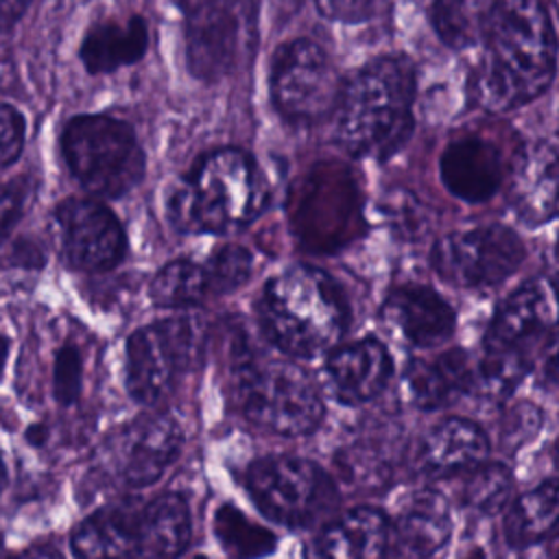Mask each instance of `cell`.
Returning a JSON list of instances; mask_svg holds the SVG:
<instances>
[{
	"label": "cell",
	"mask_w": 559,
	"mask_h": 559,
	"mask_svg": "<svg viewBox=\"0 0 559 559\" xmlns=\"http://www.w3.org/2000/svg\"><path fill=\"white\" fill-rule=\"evenodd\" d=\"M483 55L467 79L469 103L513 111L542 96L557 72V33L546 0H491Z\"/></svg>",
	"instance_id": "cell-1"
},
{
	"label": "cell",
	"mask_w": 559,
	"mask_h": 559,
	"mask_svg": "<svg viewBox=\"0 0 559 559\" xmlns=\"http://www.w3.org/2000/svg\"><path fill=\"white\" fill-rule=\"evenodd\" d=\"M415 68L406 57H378L341 81L334 140L354 157H391L413 133Z\"/></svg>",
	"instance_id": "cell-2"
},
{
	"label": "cell",
	"mask_w": 559,
	"mask_h": 559,
	"mask_svg": "<svg viewBox=\"0 0 559 559\" xmlns=\"http://www.w3.org/2000/svg\"><path fill=\"white\" fill-rule=\"evenodd\" d=\"M266 205V181L258 162L242 148L203 153L168 199V214L186 234H234Z\"/></svg>",
	"instance_id": "cell-3"
},
{
	"label": "cell",
	"mask_w": 559,
	"mask_h": 559,
	"mask_svg": "<svg viewBox=\"0 0 559 559\" xmlns=\"http://www.w3.org/2000/svg\"><path fill=\"white\" fill-rule=\"evenodd\" d=\"M260 328L284 354L312 358L343 336L347 304L334 280L314 266H290L262 290Z\"/></svg>",
	"instance_id": "cell-4"
},
{
	"label": "cell",
	"mask_w": 559,
	"mask_h": 559,
	"mask_svg": "<svg viewBox=\"0 0 559 559\" xmlns=\"http://www.w3.org/2000/svg\"><path fill=\"white\" fill-rule=\"evenodd\" d=\"M231 393L240 413L258 428L280 437H306L325 415L314 380L286 360H258L249 354L234 365Z\"/></svg>",
	"instance_id": "cell-5"
},
{
	"label": "cell",
	"mask_w": 559,
	"mask_h": 559,
	"mask_svg": "<svg viewBox=\"0 0 559 559\" xmlns=\"http://www.w3.org/2000/svg\"><path fill=\"white\" fill-rule=\"evenodd\" d=\"M66 164L81 188L98 199H116L135 188L146 168L135 131L107 114L72 118L61 135Z\"/></svg>",
	"instance_id": "cell-6"
},
{
	"label": "cell",
	"mask_w": 559,
	"mask_h": 559,
	"mask_svg": "<svg viewBox=\"0 0 559 559\" xmlns=\"http://www.w3.org/2000/svg\"><path fill=\"white\" fill-rule=\"evenodd\" d=\"M186 61L194 79L216 83L249 63L258 44L255 0H186Z\"/></svg>",
	"instance_id": "cell-7"
},
{
	"label": "cell",
	"mask_w": 559,
	"mask_h": 559,
	"mask_svg": "<svg viewBox=\"0 0 559 559\" xmlns=\"http://www.w3.org/2000/svg\"><path fill=\"white\" fill-rule=\"evenodd\" d=\"M245 487L253 504L286 528H308L338 504L330 474L314 461L295 454L253 461L245 472Z\"/></svg>",
	"instance_id": "cell-8"
},
{
	"label": "cell",
	"mask_w": 559,
	"mask_h": 559,
	"mask_svg": "<svg viewBox=\"0 0 559 559\" xmlns=\"http://www.w3.org/2000/svg\"><path fill=\"white\" fill-rule=\"evenodd\" d=\"M199 321L188 317L162 319L127 338L124 382L129 395L144 406L157 404L201 354Z\"/></svg>",
	"instance_id": "cell-9"
},
{
	"label": "cell",
	"mask_w": 559,
	"mask_h": 559,
	"mask_svg": "<svg viewBox=\"0 0 559 559\" xmlns=\"http://www.w3.org/2000/svg\"><path fill=\"white\" fill-rule=\"evenodd\" d=\"M341 79L328 52L312 39L284 44L271 68L273 105L284 120L310 127L328 118L338 100Z\"/></svg>",
	"instance_id": "cell-10"
},
{
	"label": "cell",
	"mask_w": 559,
	"mask_h": 559,
	"mask_svg": "<svg viewBox=\"0 0 559 559\" xmlns=\"http://www.w3.org/2000/svg\"><path fill=\"white\" fill-rule=\"evenodd\" d=\"M526 258L522 238L504 225L452 231L432 247L435 273L459 288H493L509 280Z\"/></svg>",
	"instance_id": "cell-11"
},
{
	"label": "cell",
	"mask_w": 559,
	"mask_h": 559,
	"mask_svg": "<svg viewBox=\"0 0 559 559\" xmlns=\"http://www.w3.org/2000/svg\"><path fill=\"white\" fill-rule=\"evenodd\" d=\"M183 432L168 415H144L122 426L107 443L114 476L131 489L155 485L179 459Z\"/></svg>",
	"instance_id": "cell-12"
},
{
	"label": "cell",
	"mask_w": 559,
	"mask_h": 559,
	"mask_svg": "<svg viewBox=\"0 0 559 559\" xmlns=\"http://www.w3.org/2000/svg\"><path fill=\"white\" fill-rule=\"evenodd\" d=\"M59 245L76 271L114 269L127 251V236L116 214L96 199H66L55 210Z\"/></svg>",
	"instance_id": "cell-13"
},
{
	"label": "cell",
	"mask_w": 559,
	"mask_h": 559,
	"mask_svg": "<svg viewBox=\"0 0 559 559\" xmlns=\"http://www.w3.org/2000/svg\"><path fill=\"white\" fill-rule=\"evenodd\" d=\"M555 345V301L544 280L513 290L496 310L485 338V352L515 354L533 362L535 349Z\"/></svg>",
	"instance_id": "cell-14"
},
{
	"label": "cell",
	"mask_w": 559,
	"mask_h": 559,
	"mask_svg": "<svg viewBox=\"0 0 559 559\" xmlns=\"http://www.w3.org/2000/svg\"><path fill=\"white\" fill-rule=\"evenodd\" d=\"M439 177L452 197L465 203H485L504 183L507 166L493 142L463 135L443 148Z\"/></svg>",
	"instance_id": "cell-15"
},
{
	"label": "cell",
	"mask_w": 559,
	"mask_h": 559,
	"mask_svg": "<svg viewBox=\"0 0 559 559\" xmlns=\"http://www.w3.org/2000/svg\"><path fill=\"white\" fill-rule=\"evenodd\" d=\"M325 376L341 404H365L386 389L393 358L378 338L367 336L332 349L325 360Z\"/></svg>",
	"instance_id": "cell-16"
},
{
	"label": "cell",
	"mask_w": 559,
	"mask_h": 559,
	"mask_svg": "<svg viewBox=\"0 0 559 559\" xmlns=\"http://www.w3.org/2000/svg\"><path fill=\"white\" fill-rule=\"evenodd\" d=\"M382 319L419 349L445 343L456 328L452 306L439 293L419 284L393 288L382 304Z\"/></svg>",
	"instance_id": "cell-17"
},
{
	"label": "cell",
	"mask_w": 559,
	"mask_h": 559,
	"mask_svg": "<svg viewBox=\"0 0 559 559\" xmlns=\"http://www.w3.org/2000/svg\"><path fill=\"white\" fill-rule=\"evenodd\" d=\"M452 535V509L437 489L417 491L391 524V542L397 559H428Z\"/></svg>",
	"instance_id": "cell-18"
},
{
	"label": "cell",
	"mask_w": 559,
	"mask_h": 559,
	"mask_svg": "<svg viewBox=\"0 0 559 559\" xmlns=\"http://www.w3.org/2000/svg\"><path fill=\"white\" fill-rule=\"evenodd\" d=\"M474 362L465 349H448L435 358H415L404 371L408 397L421 411H437L472 393Z\"/></svg>",
	"instance_id": "cell-19"
},
{
	"label": "cell",
	"mask_w": 559,
	"mask_h": 559,
	"mask_svg": "<svg viewBox=\"0 0 559 559\" xmlns=\"http://www.w3.org/2000/svg\"><path fill=\"white\" fill-rule=\"evenodd\" d=\"M487 454L489 437L476 421L445 417L419 439L417 463L432 474H456L487 461Z\"/></svg>",
	"instance_id": "cell-20"
},
{
	"label": "cell",
	"mask_w": 559,
	"mask_h": 559,
	"mask_svg": "<svg viewBox=\"0 0 559 559\" xmlns=\"http://www.w3.org/2000/svg\"><path fill=\"white\" fill-rule=\"evenodd\" d=\"M511 201L520 218L542 225L557 214V148L537 142L524 148L511 170Z\"/></svg>",
	"instance_id": "cell-21"
},
{
	"label": "cell",
	"mask_w": 559,
	"mask_h": 559,
	"mask_svg": "<svg viewBox=\"0 0 559 559\" xmlns=\"http://www.w3.org/2000/svg\"><path fill=\"white\" fill-rule=\"evenodd\" d=\"M389 542V518L376 507H356L323 526L317 555L321 559H382Z\"/></svg>",
	"instance_id": "cell-22"
},
{
	"label": "cell",
	"mask_w": 559,
	"mask_h": 559,
	"mask_svg": "<svg viewBox=\"0 0 559 559\" xmlns=\"http://www.w3.org/2000/svg\"><path fill=\"white\" fill-rule=\"evenodd\" d=\"M192 537L190 507L179 493H162L138 513L133 559H179Z\"/></svg>",
	"instance_id": "cell-23"
},
{
	"label": "cell",
	"mask_w": 559,
	"mask_h": 559,
	"mask_svg": "<svg viewBox=\"0 0 559 559\" xmlns=\"http://www.w3.org/2000/svg\"><path fill=\"white\" fill-rule=\"evenodd\" d=\"M138 513L129 504H109L72 531L70 548L76 559H133L138 546Z\"/></svg>",
	"instance_id": "cell-24"
},
{
	"label": "cell",
	"mask_w": 559,
	"mask_h": 559,
	"mask_svg": "<svg viewBox=\"0 0 559 559\" xmlns=\"http://www.w3.org/2000/svg\"><path fill=\"white\" fill-rule=\"evenodd\" d=\"M148 48V28L142 15L94 24L81 41V61L90 74H107L138 63Z\"/></svg>",
	"instance_id": "cell-25"
},
{
	"label": "cell",
	"mask_w": 559,
	"mask_h": 559,
	"mask_svg": "<svg viewBox=\"0 0 559 559\" xmlns=\"http://www.w3.org/2000/svg\"><path fill=\"white\" fill-rule=\"evenodd\" d=\"M557 480L548 478L515 498L504 515V542L511 548H526L542 542L557 522Z\"/></svg>",
	"instance_id": "cell-26"
},
{
	"label": "cell",
	"mask_w": 559,
	"mask_h": 559,
	"mask_svg": "<svg viewBox=\"0 0 559 559\" xmlns=\"http://www.w3.org/2000/svg\"><path fill=\"white\" fill-rule=\"evenodd\" d=\"M491 0H432L430 20L437 37L454 50L480 44Z\"/></svg>",
	"instance_id": "cell-27"
},
{
	"label": "cell",
	"mask_w": 559,
	"mask_h": 559,
	"mask_svg": "<svg viewBox=\"0 0 559 559\" xmlns=\"http://www.w3.org/2000/svg\"><path fill=\"white\" fill-rule=\"evenodd\" d=\"M148 295L159 308H192L212 297L203 264L186 258L164 264L151 282Z\"/></svg>",
	"instance_id": "cell-28"
},
{
	"label": "cell",
	"mask_w": 559,
	"mask_h": 559,
	"mask_svg": "<svg viewBox=\"0 0 559 559\" xmlns=\"http://www.w3.org/2000/svg\"><path fill=\"white\" fill-rule=\"evenodd\" d=\"M214 533L229 559H260L275 550V535L251 522L234 504H221L214 515Z\"/></svg>",
	"instance_id": "cell-29"
},
{
	"label": "cell",
	"mask_w": 559,
	"mask_h": 559,
	"mask_svg": "<svg viewBox=\"0 0 559 559\" xmlns=\"http://www.w3.org/2000/svg\"><path fill=\"white\" fill-rule=\"evenodd\" d=\"M465 478L461 485V500L465 507L493 515L502 511L513 491V474L500 461H483L469 469H465Z\"/></svg>",
	"instance_id": "cell-30"
},
{
	"label": "cell",
	"mask_w": 559,
	"mask_h": 559,
	"mask_svg": "<svg viewBox=\"0 0 559 559\" xmlns=\"http://www.w3.org/2000/svg\"><path fill=\"white\" fill-rule=\"evenodd\" d=\"M210 295H225L240 288L251 277L253 255L242 245H223L203 264Z\"/></svg>",
	"instance_id": "cell-31"
},
{
	"label": "cell",
	"mask_w": 559,
	"mask_h": 559,
	"mask_svg": "<svg viewBox=\"0 0 559 559\" xmlns=\"http://www.w3.org/2000/svg\"><path fill=\"white\" fill-rule=\"evenodd\" d=\"M81 376H83V362H81L79 349L74 345H63L57 352L55 371H52V386L59 404L70 406L76 402L81 393Z\"/></svg>",
	"instance_id": "cell-32"
},
{
	"label": "cell",
	"mask_w": 559,
	"mask_h": 559,
	"mask_svg": "<svg viewBox=\"0 0 559 559\" xmlns=\"http://www.w3.org/2000/svg\"><path fill=\"white\" fill-rule=\"evenodd\" d=\"M24 133V116L15 107L0 103V166H11L22 155Z\"/></svg>",
	"instance_id": "cell-33"
},
{
	"label": "cell",
	"mask_w": 559,
	"mask_h": 559,
	"mask_svg": "<svg viewBox=\"0 0 559 559\" xmlns=\"http://www.w3.org/2000/svg\"><path fill=\"white\" fill-rule=\"evenodd\" d=\"M26 201V183L24 179H15L11 183L0 186V245L11 234L15 223L22 216Z\"/></svg>",
	"instance_id": "cell-34"
},
{
	"label": "cell",
	"mask_w": 559,
	"mask_h": 559,
	"mask_svg": "<svg viewBox=\"0 0 559 559\" xmlns=\"http://www.w3.org/2000/svg\"><path fill=\"white\" fill-rule=\"evenodd\" d=\"M319 11L336 22H365L376 7V0H314Z\"/></svg>",
	"instance_id": "cell-35"
},
{
	"label": "cell",
	"mask_w": 559,
	"mask_h": 559,
	"mask_svg": "<svg viewBox=\"0 0 559 559\" xmlns=\"http://www.w3.org/2000/svg\"><path fill=\"white\" fill-rule=\"evenodd\" d=\"M31 0H0V33L11 28L28 9Z\"/></svg>",
	"instance_id": "cell-36"
},
{
	"label": "cell",
	"mask_w": 559,
	"mask_h": 559,
	"mask_svg": "<svg viewBox=\"0 0 559 559\" xmlns=\"http://www.w3.org/2000/svg\"><path fill=\"white\" fill-rule=\"evenodd\" d=\"M17 559H61V555L52 548H46V546H35L31 550H26L24 555H20Z\"/></svg>",
	"instance_id": "cell-37"
},
{
	"label": "cell",
	"mask_w": 559,
	"mask_h": 559,
	"mask_svg": "<svg viewBox=\"0 0 559 559\" xmlns=\"http://www.w3.org/2000/svg\"><path fill=\"white\" fill-rule=\"evenodd\" d=\"M7 352H9V343H7V338L0 334V373H2V367H4V360H7Z\"/></svg>",
	"instance_id": "cell-38"
},
{
	"label": "cell",
	"mask_w": 559,
	"mask_h": 559,
	"mask_svg": "<svg viewBox=\"0 0 559 559\" xmlns=\"http://www.w3.org/2000/svg\"><path fill=\"white\" fill-rule=\"evenodd\" d=\"M7 483V472H4V463H2V454H0V491L4 489Z\"/></svg>",
	"instance_id": "cell-39"
},
{
	"label": "cell",
	"mask_w": 559,
	"mask_h": 559,
	"mask_svg": "<svg viewBox=\"0 0 559 559\" xmlns=\"http://www.w3.org/2000/svg\"><path fill=\"white\" fill-rule=\"evenodd\" d=\"M0 559H4V550H2V544H0Z\"/></svg>",
	"instance_id": "cell-40"
}]
</instances>
